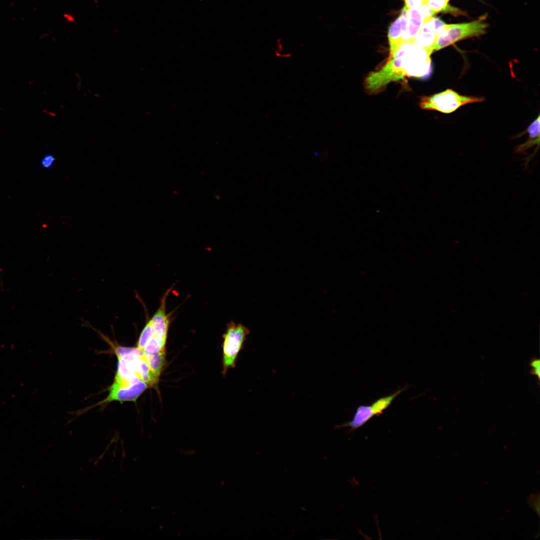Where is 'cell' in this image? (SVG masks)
Instances as JSON below:
<instances>
[{"label":"cell","mask_w":540,"mask_h":540,"mask_svg":"<svg viewBox=\"0 0 540 540\" xmlns=\"http://www.w3.org/2000/svg\"><path fill=\"white\" fill-rule=\"evenodd\" d=\"M430 55L414 42L400 44L390 52L389 58L382 67L368 74L364 82L365 88L369 94H376L391 82L406 77L428 76L432 70Z\"/></svg>","instance_id":"obj_1"},{"label":"cell","mask_w":540,"mask_h":540,"mask_svg":"<svg viewBox=\"0 0 540 540\" xmlns=\"http://www.w3.org/2000/svg\"><path fill=\"white\" fill-rule=\"evenodd\" d=\"M488 24L484 22V16L478 20L460 24L444 23L440 31L436 34L434 50H438L467 38L478 36L486 32Z\"/></svg>","instance_id":"obj_2"},{"label":"cell","mask_w":540,"mask_h":540,"mask_svg":"<svg viewBox=\"0 0 540 540\" xmlns=\"http://www.w3.org/2000/svg\"><path fill=\"white\" fill-rule=\"evenodd\" d=\"M484 100V97L463 96L452 89H447L430 96L422 97L420 106L424 110L449 114L465 104Z\"/></svg>","instance_id":"obj_3"},{"label":"cell","mask_w":540,"mask_h":540,"mask_svg":"<svg viewBox=\"0 0 540 540\" xmlns=\"http://www.w3.org/2000/svg\"><path fill=\"white\" fill-rule=\"evenodd\" d=\"M250 333L249 329L241 324H236L231 321L228 324L226 332L222 336L224 374L230 368L235 367L238 354L243 348L246 336Z\"/></svg>","instance_id":"obj_4"},{"label":"cell","mask_w":540,"mask_h":540,"mask_svg":"<svg viewBox=\"0 0 540 540\" xmlns=\"http://www.w3.org/2000/svg\"><path fill=\"white\" fill-rule=\"evenodd\" d=\"M148 387V386L140 378L130 382H114L110 388L108 395L100 404L113 400L135 402Z\"/></svg>","instance_id":"obj_5"},{"label":"cell","mask_w":540,"mask_h":540,"mask_svg":"<svg viewBox=\"0 0 540 540\" xmlns=\"http://www.w3.org/2000/svg\"><path fill=\"white\" fill-rule=\"evenodd\" d=\"M170 289L168 290L160 300V306L152 318L154 334L158 340L161 347L165 349L168 336L170 319L166 312V300Z\"/></svg>","instance_id":"obj_6"},{"label":"cell","mask_w":540,"mask_h":540,"mask_svg":"<svg viewBox=\"0 0 540 540\" xmlns=\"http://www.w3.org/2000/svg\"><path fill=\"white\" fill-rule=\"evenodd\" d=\"M426 20L424 4L408 8L407 26L404 42H414L420 30Z\"/></svg>","instance_id":"obj_7"},{"label":"cell","mask_w":540,"mask_h":540,"mask_svg":"<svg viewBox=\"0 0 540 540\" xmlns=\"http://www.w3.org/2000/svg\"><path fill=\"white\" fill-rule=\"evenodd\" d=\"M407 11L406 6L402 8L400 14L391 24L388 31V40L390 52L394 50L404 42V38L407 26Z\"/></svg>","instance_id":"obj_8"},{"label":"cell","mask_w":540,"mask_h":540,"mask_svg":"<svg viewBox=\"0 0 540 540\" xmlns=\"http://www.w3.org/2000/svg\"><path fill=\"white\" fill-rule=\"evenodd\" d=\"M432 17L424 22L414 42L431 54L434 51L436 40Z\"/></svg>","instance_id":"obj_9"},{"label":"cell","mask_w":540,"mask_h":540,"mask_svg":"<svg viewBox=\"0 0 540 540\" xmlns=\"http://www.w3.org/2000/svg\"><path fill=\"white\" fill-rule=\"evenodd\" d=\"M374 416L372 407L368 405L359 406L354 414L352 419L335 426L336 429L345 427L350 428L348 432H352L362 426Z\"/></svg>","instance_id":"obj_10"},{"label":"cell","mask_w":540,"mask_h":540,"mask_svg":"<svg viewBox=\"0 0 540 540\" xmlns=\"http://www.w3.org/2000/svg\"><path fill=\"white\" fill-rule=\"evenodd\" d=\"M527 132L529 134L528 140L524 144L517 146L514 148L516 153L525 154L526 151L534 146L540 144V116L532 122L527 128Z\"/></svg>","instance_id":"obj_11"},{"label":"cell","mask_w":540,"mask_h":540,"mask_svg":"<svg viewBox=\"0 0 540 540\" xmlns=\"http://www.w3.org/2000/svg\"><path fill=\"white\" fill-rule=\"evenodd\" d=\"M144 354L151 372L158 380L165 364V350H161L154 354Z\"/></svg>","instance_id":"obj_12"},{"label":"cell","mask_w":540,"mask_h":540,"mask_svg":"<svg viewBox=\"0 0 540 540\" xmlns=\"http://www.w3.org/2000/svg\"><path fill=\"white\" fill-rule=\"evenodd\" d=\"M408 386L400 388L392 394L382 397L370 404L374 416H379L391 404L394 398L402 392L406 390Z\"/></svg>","instance_id":"obj_13"},{"label":"cell","mask_w":540,"mask_h":540,"mask_svg":"<svg viewBox=\"0 0 540 540\" xmlns=\"http://www.w3.org/2000/svg\"><path fill=\"white\" fill-rule=\"evenodd\" d=\"M154 334V328L150 320H148L137 342V348L143 350L148 342Z\"/></svg>","instance_id":"obj_14"},{"label":"cell","mask_w":540,"mask_h":540,"mask_svg":"<svg viewBox=\"0 0 540 540\" xmlns=\"http://www.w3.org/2000/svg\"><path fill=\"white\" fill-rule=\"evenodd\" d=\"M161 350H165V349L162 348L161 347L158 340L154 334L148 342L142 351L144 354H148L156 353Z\"/></svg>","instance_id":"obj_15"},{"label":"cell","mask_w":540,"mask_h":540,"mask_svg":"<svg viewBox=\"0 0 540 540\" xmlns=\"http://www.w3.org/2000/svg\"><path fill=\"white\" fill-rule=\"evenodd\" d=\"M529 366L530 367V369L529 371V374L532 376H536L538 378V384H540V360L539 358L533 357L530 358Z\"/></svg>","instance_id":"obj_16"},{"label":"cell","mask_w":540,"mask_h":540,"mask_svg":"<svg viewBox=\"0 0 540 540\" xmlns=\"http://www.w3.org/2000/svg\"><path fill=\"white\" fill-rule=\"evenodd\" d=\"M54 161L55 158L54 156L47 154L42 160L41 164L44 168H51Z\"/></svg>","instance_id":"obj_17"},{"label":"cell","mask_w":540,"mask_h":540,"mask_svg":"<svg viewBox=\"0 0 540 540\" xmlns=\"http://www.w3.org/2000/svg\"><path fill=\"white\" fill-rule=\"evenodd\" d=\"M530 505L533 510L536 512L539 515L540 512V498L538 495L532 496H531L530 502Z\"/></svg>","instance_id":"obj_18"},{"label":"cell","mask_w":540,"mask_h":540,"mask_svg":"<svg viewBox=\"0 0 540 540\" xmlns=\"http://www.w3.org/2000/svg\"><path fill=\"white\" fill-rule=\"evenodd\" d=\"M424 0H405V6L408 8L411 7L420 5L424 2Z\"/></svg>","instance_id":"obj_19"}]
</instances>
